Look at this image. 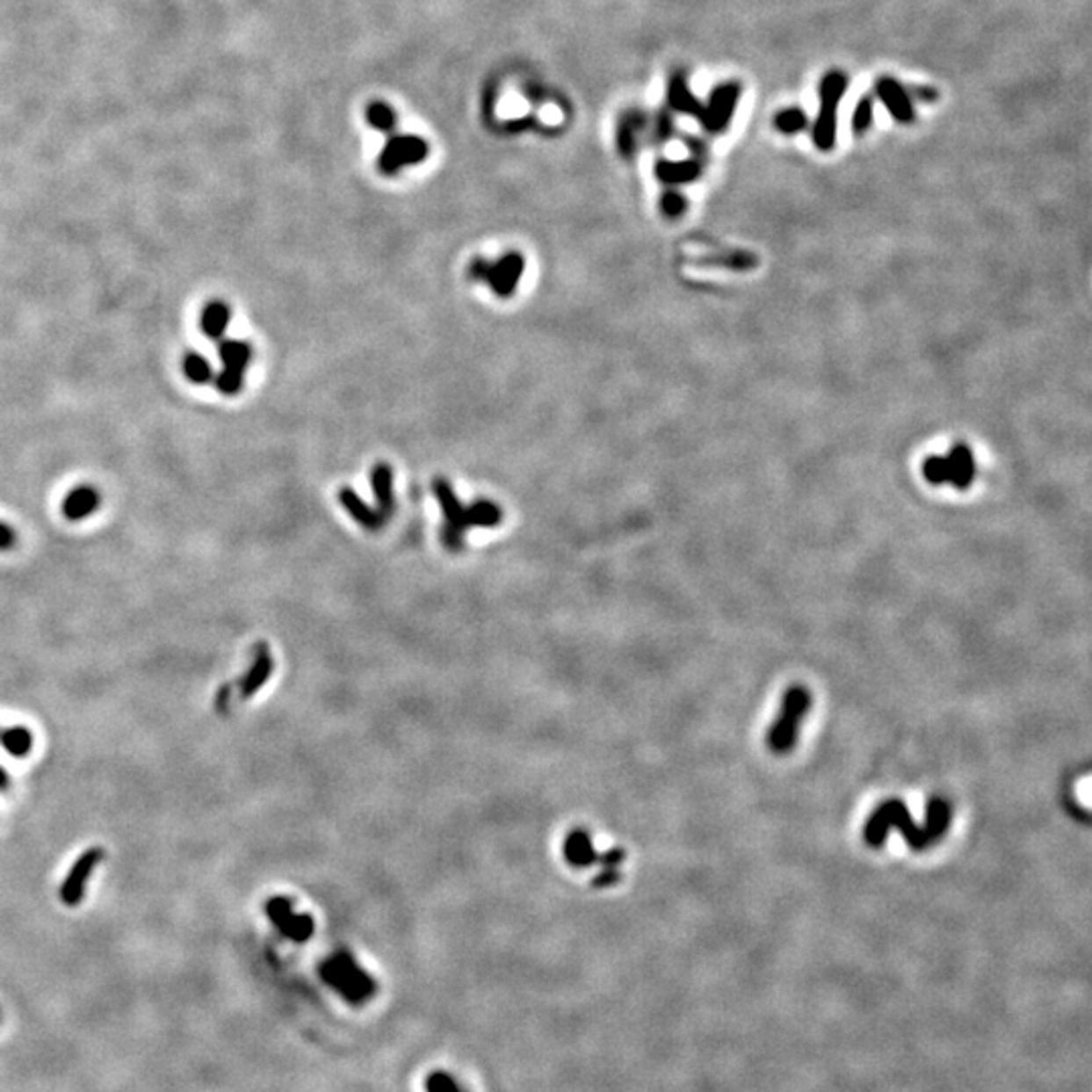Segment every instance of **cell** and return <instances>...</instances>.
<instances>
[{
	"label": "cell",
	"mask_w": 1092,
	"mask_h": 1092,
	"mask_svg": "<svg viewBox=\"0 0 1092 1092\" xmlns=\"http://www.w3.org/2000/svg\"><path fill=\"white\" fill-rule=\"evenodd\" d=\"M876 98L886 105V110L893 119H896L899 124H913L916 113H915V104L913 98L908 96L907 87H904L900 82H896L894 77L890 76H882L876 79Z\"/></svg>",
	"instance_id": "obj_11"
},
{
	"label": "cell",
	"mask_w": 1092,
	"mask_h": 1092,
	"mask_svg": "<svg viewBox=\"0 0 1092 1092\" xmlns=\"http://www.w3.org/2000/svg\"><path fill=\"white\" fill-rule=\"evenodd\" d=\"M423 1088L425 1092H467L464 1087H459V1082L452 1074H447L444 1070H435L425 1076Z\"/></svg>",
	"instance_id": "obj_29"
},
{
	"label": "cell",
	"mask_w": 1092,
	"mask_h": 1092,
	"mask_svg": "<svg viewBox=\"0 0 1092 1092\" xmlns=\"http://www.w3.org/2000/svg\"><path fill=\"white\" fill-rule=\"evenodd\" d=\"M872 122H874V99L870 96H862L852 116V130L856 136L866 134L870 128H872Z\"/></svg>",
	"instance_id": "obj_28"
},
{
	"label": "cell",
	"mask_w": 1092,
	"mask_h": 1092,
	"mask_svg": "<svg viewBox=\"0 0 1092 1092\" xmlns=\"http://www.w3.org/2000/svg\"><path fill=\"white\" fill-rule=\"evenodd\" d=\"M742 87L739 82H727L716 85L710 93L708 104L705 105V113L700 118V126L708 134H722L727 132L728 124L733 122L734 110L739 105Z\"/></svg>",
	"instance_id": "obj_8"
},
{
	"label": "cell",
	"mask_w": 1092,
	"mask_h": 1092,
	"mask_svg": "<svg viewBox=\"0 0 1092 1092\" xmlns=\"http://www.w3.org/2000/svg\"><path fill=\"white\" fill-rule=\"evenodd\" d=\"M322 980L330 986L336 994L352 1006H360L371 1000L377 991V983L360 965L354 961L352 955L336 953L328 957L320 969Z\"/></svg>",
	"instance_id": "obj_1"
},
{
	"label": "cell",
	"mask_w": 1092,
	"mask_h": 1092,
	"mask_svg": "<svg viewBox=\"0 0 1092 1092\" xmlns=\"http://www.w3.org/2000/svg\"><path fill=\"white\" fill-rule=\"evenodd\" d=\"M565 852H567L568 862L575 864V866H589V864L595 860L593 857L595 850L591 846V842H589L587 835H582L579 832L568 837Z\"/></svg>",
	"instance_id": "obj_26"
},
{
	"label": "cell",
	"mask_w": 1092,
	"mask_h": 1092,
	"mask_svg": "<svg viewBox=\"0 0 1092 1092\" xmlns=\"http://www.w3.org/2000/svg\"><path fill=\"white\" fill-rule=\"evenodd\" d=\"M429 154V144L425 142L423 138L419 136H409V134H403V136H393L388 142L385 144V148L380 150L379 154V170L385 174V177H394L405 166H417L423 163Z\"/></svg>",
	"instance_id": "obj_7"
},
{
	"label": "cell",
	"mask_w": 1092,
	"mask_h": 1092,
	"mask_svg": "<svg viewBox=\"0 0 1092 1092\" xmlns=\"http://www.w3.org/2000/svg\"><path fill=\"white\" fill-rule=\"evenodd\" d=\"M524 256L518 251H508L495 261H488L484 257L472 259L467 267V276L474 281H484L490 286L494 296L508 300L514 296L518 281L524 273Z\"/></svg>",
	"instance_id": "obj_3"
},
{
	"label": "cell",
	"mask_w": 1092,
	"mask_h": 1092,
	"mask_svg": "<svg viewBox=\"0 0 1092 1092\" xmlns=\"http://www.w3.org/2000/svg\"><path fill=\"white\" fill-rule=\"evenodd\" d=\"M366 119H368V124L379 132H391L394 128V124H397V116H394L393 107L385 102H374L368 105Z\"/></svg>",
	"instance_id": "obj_27"
},
{
	"label": "cell",
	"mask_w": 1092,
	"mask_h": 1092,
	"mask_svg": "<svg viewBox=\"0 0 1092 1092\" xmlns=\"http://www.w3.org/2000/svg\"><path fill=\"white\" fill-rule=\"evenodd\" d=\"M907 91L910 98H915L916 102H922V104H935L937 99H939V91L930 85L915 83V85H908Z\"/></svg>",
	"instance_id": "obj_34"
},
{
	"label": "cell",
	"mask_w": 1092,
	"mask_h": 1092,
	"mask_svg": "<svg viewBox=\"0 0 1092 1092\" xmlns=\"http://www.w3.org/2000/svg\"><path fill=\"white\" fill-rule=\"evenodd\" d=\"M227 700H229V686H223L221 688V692L217 694V708L221 710V712H225L227 710Z\"/></svg>",
	"instance_id": "obj_37"
},
{
	"label": "cell",
	"mask_w": 1092,
	"mask_h": 1092,
	"mask_svg": "<svg viewBox=\"0 0 1092 1092\" xmlns=\"http://www.w3.org/2000/svg\"><path fill=\"white\" fill-rule=\"evenodd\" d=\"M271 669H273V662H271L270 649H267L265 646H259L256 660H253V666L249 668V672L243 676V680H241V694H243V698H251V696L265 684L267 678L271 676Z\"/></svg>",
	"instance_id": "obj_19"
},
{
	"label": "cell",
	"mask_w": 1092,
	"mask_h": 1092,
	"mask_svg": "<svg viewBox=\"0 0 1092 1092\" xmlns=\"http://www.w3.org/2000/svg\"><path fill=\"white\" fill-rule=\"evenodd\" d=\"M99 506V494L91 486H79L71 490L63 500V514L69 520H83L91 516Z\"/></svg>",
	"instance_id": "obj_17"
},
{
	"label": "cell",
	"mask_w": 1092,
	"mask_h": 1092,
	"mask_svg": "<svg viewBox=\"0 0 1092 1092\" xmlns=\"http://www.w3.org/2000/svg\"><path fill=\"white\" fill-rule=\"evenodd\" d=\"M775 128L785 136H795L809 126V118L801 107H785L775 116Z\"/></svg>",
	"instance_id": "obj_24"
},
{
	"label": "cell",
	"mask_w": 1092,
	"mask_h": 1092,
	"mask_svg": "<svg viewBox=\"0 0 1092 1092\" xmlns=\"http://www.w3.org/2000/svg\"><path fill=\"white\" fill-rule=\"evenodd\" d=\"M183 371H184V377L189 379L191 383H194V385L209 383V380L213 379V374H214L209 360H206L203 354H199V352H189V354H186L184 360H183Z\"/></svg>",
	"instance_id": "obj_25"
},
{
	"label": "cell",
	"mask_w": 1092,
	"mask_h": 1092,
	"mask_svg": "<svg viewBox=\"0 0 1092 1092\" xmlns=\"http://www.w3.org/2000/svg\"><path fill=\"white\" fill-rule=\"evenodd\" d=\"M922 474H924V478H927V481H930V484H935V486L947 484V481H949L947 459H944V458H929V459H924Z\"/></svg>",
	"instance_id": "obj_32"
},
{
	"label": "cell",
	"mask_w": 1092,
	"mask_h": 1092,
	"mask_svg": "<svg viewBox=\"0 0 1092 1092\" xmlns=\"http://www.w3.org/2000/svg\"><path fill=\"white\" fill-rule=\"evenodd\" d=\"M433 494L439 502L441 512H444L441 542H444V546H447L453 553L459 551V548L464 546L466 531L470 528V524H467V506H464L458 500V495H455L453 492V486L450 484V480H445V478L433 480Z\"/></svg>",
	"instance_id": "obj_6"
},
{
	"label": "cell",
	"mask_w": 1092,
	"mask_h": 1092,
	"mask_svg": "<svg viewBox=\"0 0 1092 1092\" xmlns=\"http://www.w3.org/2000/svg\"><path fill=\"white\" fill-rule=\"evenodd\" d=\"M944 459H947L951 484H953L957 490H965V488H969V484L975 478V464H973V455H971L969 447L955 445Z\"/></svg>",
	"instance_id": "obj_16"
},
{
	"label": "cell",
	"mask_w": 1092,
	"mask_h": 1092,
	"mask_svg": "<svg viewBox=\"0 0 1092 1092\" xmlns=\"http://www.w3.org/2000/svg\"><path fill=\"white\" fill-rule=\"evenodd\" d=\"M660 209H662V213H664L666 219H672V221L674 219H680L682 214H684L686 209H688V200L684 199V194H682V192L674 191V189H668L664 194H662V199H660Z\"/></svg>",
	"instance_id": "obj_30"
},
{
	"label": "cell",
	"mask_w": 1092,
	"mask_h": 1092,
	"mask_svg": "<svg viewBox=\"0 0 1092 1092\" xmlns=\"http://www.w3.org/2000/svg\"><path fill=\"white\" fill-rule=\"evenodd\" d=\"M646 126V116L641 112H626L618 124V150L621 156L632 158L638 150V134Z\"/></svg>",
	"instance_id": "obj_18"
},
{
	"label": "cell",
	"mask_w": 1092,
	"mask_h": 1092,
	"mask_svg": "<svg viewBox=\"0 0 1092 1092\" xmlns=\"http://www.w3.org/2000/svg\"><path fill=\"white\" fill-rule=\"evenodd\" d=\"M265 913L270 921L276 924V929L290 941L304 943L312 937L314 924L312 919L306 915L293 913L292 902L287 899H271L265 904Z\"/></svg>",
	"instance_id": "obj_10"
},
{
	"label": "cell",
	"mask_w": 1092,
	"mask_h": 1092,
	"mask_svg": "<svg viewBox=\"0 0 1092 1092\" xmlns=\"http://www.w3.org/2000/svg\"><path fill=\"white\" fill-rule=\"evenodd\" d=\"M668 107L676 113H684V116H692L700 122L702 113H705V104L696 98V93L690 90V85L686 82L684 73H674L668 82Z\"/></svg>",
	"instance_id": "obj_12"
},
{
	"label": "cell",
	"mask_w": 1092,
	"mask_h": 1092,
	"mask_svg": "<svg viewBox=\"0 0 1092 1092\" xmlns=\"http://www.w3.org/2000/svg\"><path fill=\"white\" fill-rule=\"evenodd\" d=\"M219 358L223 363V368H229V371H237L245 374V368L249 366L251 358H253V348L251 344L243 343V340H221L219 343Z\"/></svg>",
	"instance_id": "obj_21"
},
{
	"label": "cell",
	"mask_w": 1092,
	"mask_h": 1092,
	"mask_svg": "<svg viewBox=\"0 0 1092 1092\" xmlns=\"http://www.w3.org/2000/svg\"><path fill=\"white\" fill-rule=\"evenodd\" d=\"M809 705H812V696H809L806 688L797 686L785 694L779 720L775 722L771 734L767 736V742L773 753L783 755L793 748L797 739V725L807 714Z\"/></svg>",
	"instance_id": "obj_5"
},
{
	"label": "cell",
	"mask_w": 1092,
	"mask_h": 1092,
	"mask_svg": "<svg viewBox=\"0 0 1092 1092\" xmlns=\"http://www.w3.org/2000/svg\"><path fill=\"white\" fill-rule=\"evenodd\" d=\"M0 745H3L6 753L17 756V759H21V756L29 755L33 748L31 730L26 727L4 728L3 733H0Z\"/></svg>",
	"instance_id": "obj_23"
},
{
	"label": "cell",
	"mask_w": 1092,
	"mask_h": 1092,
	"mask_svg": "<svg viewBox=\"0 0 1092 1092\" xmlns=\"http://www.w3.org/2000/svg\"><path fill=\"white\" fill-rule=\"evenodd\" d=\"M229 320H231L229 306L221 300H213L203 307V314H200V330H203L206 336L213 340H221L223 338V334L227 332Z\"/></svg>",
	"instance_id": "obj_20"
},
{
	"label": "cell",
	"mask_w": 1092,
	"mask_h": 1092,
	"mask_svg": "<svg viewBox=\"0 0 1092 1092\" xmlns=\"http://www.w3.org/2000/svg\"><path fill=\"white\" fill-rule=\"evenodd\" d=\"M338 500L344 510L351 514L360 526L366 528V531H380V528L387 524V522L379 516V512L368 504H365V502L360 500V495L354 492L352 488H343V490L338 492Z\"/></svg>",
	"instance_id": "obj_15"
},
{
	"label": "cell",
	"mask_w": 1092,
	"mask_h": 1092,
	"mask_svg": "<svg viewBox=\"0 0 1092 1092\" xmlns=\"http://www.w3.org/2000/svg\"><path fill=\"white\" fill-rule=\"evenodd\" d=\"M17 542V534L9 524L0 522V551H9V548L15 546Z\"/></svg>",
	"instance_id": "obj_35"
},
{
	"label": "cell",
	"mask_w": 1092,
	"mask_h": 1092,
	"mask_svg": "<svg viewBox=\"0 0 1092 1092\" xmlns=\"http://www.w3.org/2000/svg\"><path fill=\"white\" fill-rule=\"evenodd\" d=\"M654 172L664 184H669V186L688 184L700 178L702 164L698 158H686V160L660 158L658 163H655Z\"/></svg>",
	"instance_id": "obj_13"
},
{
	"label": "cell",
	"mask_w": 1092,
	"mask_h": 1092,
	"mask_svg": "<svg viewBox=\"0 0 1092 1092\" xmlns=\"http://www.w3.org/2000/svg\"><path fill=\"white\" fill-rule=\"evenodd\" d=\"M243 380L245 374L237 372V371H229V368H223L217 377H214V387H217L219 393L223 394H237L243 388Z\"/></svg>",
	"instance_id": "obj_31"
},
{
	"label": "cell",
	"mask_w": 1092,
	"mask_h": 1092,
	"mask_svg": "<svg viewBox=\"0 0 1092 1092\" xmlns=\"http://www.w3.org/2000/svg\"><path fill=\"white\" fill-rule=\"evenodd\" d=\"M371 484H372V494L374 500H377V508L374 510L379 512L380 518L385 522H388L393 512H394V494H393V470L391 466L385 464V461H379L374 464L372 472H371Z\"/></svg>",
	"instance_id": "obj_14"
},
{
	"label": "cell",
	"mask_w": 1092,
	"mask_h": 1092,
	"mask_svg": "<svg viewBox=\"0 0 1092 1092\" xmlns=\"http://www.w3.org/2000/svg\"><path fill=\"white\" fill-rule=\"evenodd\" d=\"M848 90V77L842 71H829L820 83V112L812 126V140L817 150L829 152L837 142V119L842 98Z\"/></svg>",
	"instance_id": "obj_2"
},
{
	"label": "cell",
	"mask_w": 1092,
	"mask_h": 1092,
	"mask_svg": "<svg viewBox=\"0 0 1092 1092\" xmlns=\"http://www.w3.org/2000/svg\"><path fill=\"white\" fill-rule=\"evenodd\" d=\"M102 860H104V850H99V848L85 850V852L77 857L76 864L69 868V872H67L61 888H59V896H61V900L67 904V907H71V908L79 907V902H82L85 896V884L91 879L93 870L99 866V862Z\"/></svg>",
	"instance_id": "obj_9"
},
{
	"label": "cell",
	"mask_w": 1092,
	"mask_h": 1092,
	"mask_svg": "<svg viewBox=\"0 0 1092 1092\" xmlns=\"http://www.w3.org/2000/svg\"><path fill=\"white\" fill-rule=\"evenodd\" d=\"M9 785H11V775L6 773L3 767H0V792H6V789H9Z\"/></svg>",
	"instance_id": "obj_38"
},
{
	"label": "cell",
	"mask_w": 1092,
	"mask_h": 1092,
	"mask_svg": "<svg viewBox=\"0 0 1092 1092\" xmlns=\"http://www.w3.org/2000/svg\"><path fill=\"white\" fill-rule=\"evenodd\" d=\"M893 826L902 828L908 843L916 850H922V848H927L929 843H933L922 829L913 826L907 807H904V803L900 801H888L876 809V814L870 817L868 826L866 829H864V837H866V842L870 843V846H880L882 840L888 834V829Z\"/></svg>",
	"instance_id": "obj_4"
},
{
	"label": "cell",
	"mask_w": 1092,
	"mask_h": 1092,
	"mask_svg": "<svg viewBox=\"0 0 1092 1092\" xmlns=\"http://www.w3.org/2000/svg\"><path fill=\"white\" fill-rule=\"evenodd\" d=\"M502 522V508L492 500H475L467 506V524L470 528H494Z\"/></svg>",
	"instance_id": "obj_22"
},
{
	"label": "cell",
	"mask_w": 1092,
	"mask_h": 1092,
	"mask_svg": "<svg viewBox=\"0 0 1092 1092\" xmlns=\"http://www.w3.org/2000/svg\"><path fill=\"white\" fill-rule=\"evenodd\" d=\"M684 142H686V146H688V148H690V150H692V152H694V158H698V160H700V156H705V154H706V148H705V144H702V142H700V140H698V138H694V136H688V138H684Z\"/></svg>",
	"instance_id": "obj_36"
},
{
	"label": "cell",
	"mask_w": 1092,
	"mask_h": 1092,
	"mask_svg": "<svg viewBox=\"0 0 1092 1092\" xmlns=\"http://www.w3.org/2000/svg\"><path fill=\"white\" fill-rule=\"evenodd\" d=\"M672 134H674L672 113L660 112L658 116H655V130H654L655 140H658V142H666V140L672 138Z\"/></svg>",
	"instance_id": "obj_33"
}]
</instances>
